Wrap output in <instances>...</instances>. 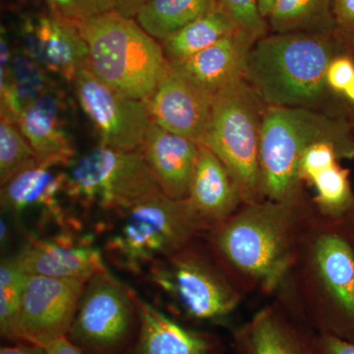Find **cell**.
<instances>
[{
	"mask_svg": "<svg viewBox=\"0 0 354 354\" xmlns=\"http://www.w3.org/2000/svg\"><path fill=\"white\" fill-rule=\"evenodd\" d=\"M139 328L127 354H227L218 335L184 325L137 295Z\"/></svg>",
	"mask_w": 354,
	"mask_h": 354,
	"instance_id": "obj_18",
	"label": "cell"
},
{
	"mask_svg": "<svg viewBox=\"0 0 354 354\" xmlns=\"http://www.w3.org/2000/svg\"><path fill=\"white\" fill-rule=\"evenodd\" d=\"M215 97L171 64L152 95L145 100L151 122L199 143L208 127Z\"/></svg>",
	"mask_w": 354,
	"mask_h": 354,
	"instance_id": "obj_17",
	"label": "cell"
},
{
	"mask_svg": "<svg viewBox=\"0 0 354 354\" xmlns=\"http://www.w3.org/2000/svg\"><path fill=\"white\" fill-rule=\"evenodd\" d=\"M68 167L67 201L97 235L121 214L160 191L141 150L127 152L100 144Z\"/></svg>",
	"mask_w": 354,
	"mask_h": 354,
	"instance_id": "obj_6",
	"label": "cell"
},
{
	"mask_svg": "<svg viewBox=\"0 0 354 354\" xmlns=\"http://www.w3.org/2000/svg\"><path fill=\"white\" fill-rule=\"evenodd\" d=\"M139 279L153 305L183 322L225 324L246 297L204 236L153 263Z\"/></svg>",
	"mask_w": 354,
	"mask_h": 354,
	"instance_id": "obj_4",
	"label": "cell"
},
{
	"mask_svg": "<svg viewBox=\"0 0 354 354\" xmlns=\"http://www.w3.org/2000/svg\"><path fill=\"white\" fill-rule=\"evenodd\" d=\"M319 141L339 144L354 158L349 121L305 108L267 106L260 136V160L266 199H295L306 194L299 176L300 158Z\"/></svg>",
	"mask_w": 354,
	"mask_h": 354,
	"instance_id": "obj_8",
	"label": "cell"
},
{
	"mask_svg": "<svg viewBox=\"0 0 354 354\" xmlns=\"http://www.w3.org/2000/svg\"><path fill=\"white\" fill-rule=\"evenodd\" d=\"M353 131H354V124H353Z\"/></svg>",
	"mask_w": 354,
	"mask_h": 354,
	"instance_id": "obj_40",
	"label": "cell"
},
{
	"mask_svg": "<svg viewBox=\"0 0 354 354\" xmlns=\"http://www.w3.org/2000/svg\"><path fill=\"white\" fill-rule=\"evenodd\" d=\"M318 354H354V342L330 335H317Z\"/></svg>",
	"mask_w": 354,
	"mask_h": 354,
	"instance_id": "obj_34",
	"label": "cell"
},
{
	"mask_svg": "<svg viewBox=\"0 0 354 354\" xmlns=\"http://www.w3.org/2000/svg\"><path fill=\"white\" fill-rule=\"evenodd\" d=\"M334 16L335 39L354 58V0H335Z\"/></svg>",
	"mask_w": 354,
	"mask_h": 354,
	"instance_id": "obj_32",
	"label": "cell"
},
{
	"mask_svg": "<svg viewBox=\"0 0 354 354\" xmlns=\"http://www.w3.org/2000/svg\"><path fill=\"white\" fill-rule=\"evenodd\" d=\"M150 0H114V9L121 15L135 19L139 11Z\"/></svg>",
	"mask_w": 354,
	"mask_h": 354,
	"instance_id": "obj_35",
	"label": "cell"
},
{
	"mask_svg": "<svg viewBox=\"0 0 354 354\" xmlns=\"http://www.w3.org/2000/svg\"><path fill=\"white\" fill-rule=\"evenodd\" d=\"M206 232L187 199H172L158 191L106 225L102 252L116 269L140 278L153 263Z\"/></svg>",
	"mask_w": 354,
	"mask_h": 354,
	"instance_id": "obj_5",
	"label": "cell"
},
{
	"mask_svg": "<svg viewBox=\"0 0 354 354\" xmlns=\"http://www.w3.org/2000/svg\"><path fill=\"white\" fill-rule=\"evenodd\" d=\"M232 335L235 354H318V334L276 297Z\"/></svg>",
	"mask_w": 354,
	"mask_h": 354,
	"instance_id": "obj_16",
	"label": "cell"
},
{
	"mask_svg": "<svg viewBox=\"0 0 354 354\" xmlns=\"http://www.w3.org/2000/svg\"><path fill=\"white\" fill-rule=\"evenodd\" d=\"M50 10L65 19L81 24L91 18L113 10L114 0H44Z\"/></svg>",
	"mask_w": 354,
	"mask_h": 354,
	"instance_id": "obj_31",
	"label": "cell"
},
{
	"mask_svg": "<svg viewBox=\"0 0 354 354\" xmlns=\"http://www.w3.org/2000/svg\"><path fill=\"white\" fill-rule=\"evenodd\" d=\"M315 189L311 197L316 213L323 218L346 221L354 209V192L348 169L339 160L320 167L307 178L306 183Z\"/></svg>",
	"mask_w": 354,
	"mask_h": 354,
	"instance_id": "obj_27",
	"label": "cell"
},
{
	"mask_svg": "<svg viewBox=\"0 0 354 354\" xmlns=\"http://www.w3.org/2000/svg\"><path fill=\"white\" fill-rule=\"evenodd\" d=\"M335 0H277L268 18L274 34L334 32Z\"/></svg>",
	"mask_w": 354,
	"mask_h": 354,
	"instance_id": "obj_26",
	"label": "cell"
},
{
	"mask_svg": "<svg viewBox=\"0 0 354 354\" xmlns=\"http://www.w3.org/2000/svg\"><path fill=\"white\" fill-rule=\"evenodd\" d=\"M19 48L50 73L73 81L88 67V48L79 24L53 11L28 16L20 27Z\"/></svg>",
	"mask_w": 354,
	"mask_h": 354,
	"instance_id": "obj_15",
	"label": "cell"
},
{
	"mask_svg": "<svg viewBox=\"0 0 354 354\" xmlns=\"http://www.w3.org/2000/svg\"><path fill=\"white\" fill-rule=\"evenodd\" d=\"M236 30L239 28L234 20L218 1L209 12L193 21L160 44L169 64H179L218 43Z\"/></svg>",
	"mask_w": 354,
	"mask_h": 354,
	"instance_id": "obj_24",
	"label": "cell"
},
{
	"mask_svg": "<svg viewBox=\"0 0 354 354\" xmlns=\"http://www.w3.org/2000/svg\"><path fill=\"white\" fill-rule=\"evenodd\" d=\"M218 0H150L135 20L162 43L193 21L209 12Z\"/></svg>",
	"mask_w": 354,
	"mask_h": 354,
	"instance_id": "obj_25",
	"label": "cell"
},
{
	"mask_svg": "<svg viewBox=\"0 0 354 354\" xmlns=\"http://www.w3.org/2000/svg\"><path fill=\"white\" fill-rule=\"evenodd\" d=\"M239 30L256 41L267 34V21L261 15L257 0H218Z\"/></svg>",
	"mask_w": 354,
	"mask_h": 354,
	"instance_id": "obj_30",
	"label": "cell"
},
{
	"mask_svg": "<svg viewBox=\"0 0 354 354\" xmlns=\"http://www.w3.org/2000/svg\"><path fill=\"white\" fill-rule=\"evenodd\" d=\"M79 27L88 44V68L120 94L145 101L171 68L160 41L115 9Z\"/></svg>",
	"mask_w": 354,
	"mask_h": 354,
	"instance_id": "obj_7",
	"label": "cell"
},
{
	"mask_svg": "<svg viewBox=\"0 0 354 354\" xmlns=\"http://www.w3.org/2000/svg\"><path fill=\"white\" fill-rule=\"evenodd\" d=\"M136 290L111 272L88 279L66 335L84 354H127L139 328Z\"/></svg>",
	"mask_w": 354,
	"mask_h": 354,
	"instance_id": "obj_10",
	"label": "cell"
},
{
	"mask_svg": "<svg viewBox=\"0 0 354 354\" xmlns=\"http://www.w3.org/2000/svg\"><path fill=\"white\" fill-rule=\"evenodd\" d=\"M263 102L245 80L214 101L208 127L199 144L215 153L234 179L243 204L266 199L260 160Z\"/></svg>",
	"mask_w": 354,
	"mask_h": 354,
	"instance_id": "obj_9",
	"label": "cell"
},
{
	"mask_svg": "<svg viewBox=\"0 0 354 354\" xmlns=\"http://www.w3.org/2000/svg\"></svg>",
	"mask_w": 354,
	"mask_h": 354,
	"instance_id": "obj_41",
	"label": "cell"
},
{
	"mask_svg": "<svg viewBox=\"0 0 354 354\" xmlns=\"http://www.w3.org/2000/svg\"><path fill=\"white\" fill-rule=\"evenodd\" d=\"M43 348L48 354H84L66 337H59Z\"/></svg>",
	"mask_w": 354,
	"mask_h": 354,
	"instance_id": "obj_36",
	"label": "cell"
},
{
	"mask_svg": "<svg viewBox=\"0 0 354 354\" xmlns=\"http://www.w3.org/2000/svg\"><path fill=\"white\" fill-rule=\"evenodd\" d=\"M0 354H48L43 346L27 342H16L13 346H1Z\"/></svg>",
	"mask_w": 354,
	"mask_h": 354,
	"instance_id": "obj_37",
	"label": "cell"
},
{
	"mask_svg": "<svg viewBox=\"0 0 354 354\" xmlns=\"http://www.w3.org/2000/svg\"><path fill=\"white\" fill-rule=\"evenodd\" d=\"M256 41L239 29L189 59L171 64L216 97L244 80L247 55Z\"/></svg>",
	"mask_w": 354,
	"mask_h": 354,
	"instance_id": "obj_21",
	"label": "cell"
},
{
	"mask_svg": "<svg viewBox=\"0 0 354 354\" xmlns=\"http://www.w3.org/2000/svg\"><path fill=\"white\" fill-rule=\"evenodd\" d=\"M344 53L334 32H286L258 39L244 80L266 106L312 109L327 95L326 74Z\"/></svg>",
	"mask_w": 354,
	"mask_h": 354,
	"instance_id": "obj_3",
	"label": "cell"
},
{
	"mask_svg": "<svg viewBox=\"0 0 354 354\" xmlns=\"http://www.w3.org/2000/svg\"><path fill=\"white\" fill-rule=\"evenodd\" d=\"M0 116V183L3 185L39 162L18 123L4 114Z\"/></svg>",
	"mask_w": 354,
	"mask_h": 354,
	"instance_id": "obj_29",
	"label": "cell"
},
{
	"mask_svg": "<svg viewBox=\"0 0 354 354\" xmlns=\"http://www.w3.org/2000/svg\"><path fill=\"white\" fill-rule=\"evenodd\" d=\"M62 169L37 162L1 185V208L25 237L84 223L67 201Z\"/></svg>",
	"mask_w": 354,
	"mask_h": 354,
	"instance_id": "obj_11",
	"label": "cell"
},
{
	"mask_svg": "<svg viewBox=\"0 0 354 354\" xmlns=\"http://www.w3.org/2000/svg\"><path fill=\"white\" fill-rule=\"evenodd\" d=\"M346 225H348V227H349V230H351V232H353L354 235V209L353 211L351 212V214H349L348 218H346Z\"/></svg>",
	"mask_w": 354,
	"mask_h": 354,
	"instance_id": "obj_39",
	"label": "cell"
},
{
	"mask_svg": "<svg viewBox=\"0 0 354 354\" xmlns=\"http://www.w3.org/2000/svg\"><path fill=\"white\" fill-rule=\"evenodd\" d=\"M29 274L21 267L17 255L8 256L0 265V333L16 344L15 323Z\"/></svg>",
	"mask_w": 354,
	"mask_h": 354,
	"instance_id": "obj_28",
	"label": "cell"
},
{
	"mask_svg": "<svg viewBox=\"0 0 354 354\" xmlns=\"http://www.w3.org/2000/svg\"><path fill=\"white\" fill-rule=\"evenodd\" d=\"M72 82L81 108L99 133L101 145L127 152L141 149L151 122L145 101L109 87L88 67L79 70Z\"/></svg>",
	"mask_w": 354,
	"mask_h": 354,
	"instance_id": "obj_13",
	"label": "cell"
},
{
	"mask_svg": "<svg viewBox=\"0 0 354 354\" xmlns=\"http://www.w3.org/2000/svg\"><path fill=\"white\" fill-rule=\"evenodd\" d=\"M67 109L66 95L55 86L20 116L18 125L39 164L65 167L75 160V147L67 131Z\"/></svg>",
	"mask_w": 354,
	"mask_h": 354,
	"instance_id": "obj_19",
	"label": "cell"
},
{
	"mask_svg": "<svg viewBox=\"0 0 354 354\" xmlns=\"http://www.w3.org/2000/svg\"><path fill=\"white\" fill-rule=\"evenodd\" d=\"M354 77V58L346 53H341L333 58L326 74L328 90L342 97Z\"/></svg>",
	"mask_w": 354,
	"mask_h": 354,
	"instance_id": "obj_33",
	"label": "cell"
},
{
	"mask_svg": "<svg viewBox=\"0 0 354 354\" xmlns=\"http://www.w3.org/2000/svg\"><path fill=\"white\" fill-rule=\"evenodd\" d=\"M50 72L21 50L14 48L6 82L0 86L1 114L18 122L32 102L55 87Z\"/></svg>",
	"mask_w": 354,
	"mask_h": 354,
	"instance_id": "obj_23",
	"label": "cell"
},
{
	"mask_svg": "<svg viewBox=\"0 0 354 354\" xmlns=\"http://www.w3.org/2000/svg\"><path fill=\"white\" fill-rule=\"evenodd\" d=\"M140 150L160 191L172 199H186L200 144L150 122Z\"/></svg>",
	"mask_w": 354,
	"mask_h": 354,
	"instance_id": "obj_20",
	"label": "cell"
},
{
	"mask_svg": "<svg viewBox=\"0 0 354 354\" xmlns=\"http://www.w3.org/2000/svg\"><path fill=\"white\" fill-rule=\"evenodd\" d=\"M186 199L207 232L230 218L243 205L227 167L201 144Z\"/></svg>",
	"mask_w": 354,
	"mask_h": 354,
	"instance_id": "obj_22",
	"label": "cell"
},
{
	"mask_svg": "<svg viewBox=\"0 0 354 354\" xmlns=\"http://www.w3.org/2000/svg\"><path fill=\"white\" fill-rule=\"evenodd\" d=\"M316 215L311 197L243 204L204 239L248 295L274 297L290 271L298 247Z\"/></svg>",
	"mask_w": 354,
	"mask_h": 354,
	"instance_id": "obj_1",
	"label": "cell"
},
{
	"mask_svg": "<svg viewBox=\"0 0 354 354\" xmlns=\"http://www.w3.org/2000/svg\"><path fill=\"white\" fill-rule=\"evenodd\" d=\"M97 236L94 230L78 223L39 236L28 235L16 255L26 274L87 281L109 270Z\"/></svg>",
	"mask_w": 354,
	"mask_h": 354,
	"instance_id": "obj_12",
	"label": "cell"
},
{
	"mask_svg": "<svg viewBox=\"0 0 354 354\" xmlns=\"http://www.w3.org/2000/svg\"><path fill=\"white\" fill-rule=\"evenodd\" d=\"M276 1L277 0H257L261 15H262L265 19H268L270 15H271L272 8H274Z\"/></svg>",
	"mask_w": 354,
	"mask_h": 354,
	"instance_id": "obj_38",
	"label": "cell"
},
{
	"mask_svg": "<svg viewBox=\"0 0 354 354\" xmlns=\"http://www.w3.org/2000/svg\"><path fill=\"white\" fill-rule=\"evenodd\" d=\"M86 283L29 274L16 318V341L44 346L66 337Z\"/></svg>",
	"mask_w": 354,
	"mask_h": 354,
	"instance_id": "obj_14",
	"label": "cell"
},
{
	"mask_svg": "<svg viewBox=\"0 0 354 354\" xmlns=\"http://www.w3.org/2000/svg\"><path fill=\"white\" fill-rule=\"evenodd\" d=\"M274 297L317 334L354 342V235L346 221L316 213Z\"/></svg>",
	"mask_w": 354,
	"mask_h": 354,
	"instance_id": "obj_2",
	"label": "cell"
}]
</instances>
